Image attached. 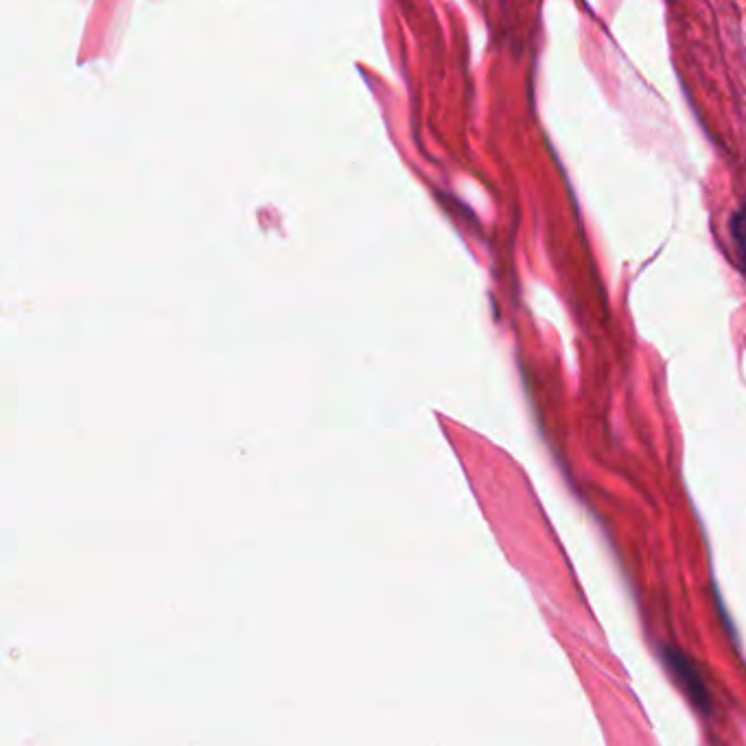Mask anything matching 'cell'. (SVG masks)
Listing matches in <instances>:
<instances>
[{"instance_id":"6da1fadb","label":"cell","mask_w":746,"mask_h":746,"mask_svg":"<svg viewBox=\"0 0 746 746\" xmlns=\"http://www.w3.org/2000/svg\"><path fill=\"white\" fill-rule=\"evenodd\" d=\"M661 659L666 663L667 672L672 674L674 681L681 685L683 692L688 694L689 703L699 711H703V714H711V709H714L711 694L707 689L703 677H700L699 667L694 666V661L683 650H678L677 646H661Z\"/></svg>"},{"instance_id":"7a4b0ae2","label":"cell","mask_w":746,"mask_h":746,"mask_svg":"<svg viewBox=\"0 0 746 746\" xmlns=\"http://www.w3.org/2000/svg\"><path fill=\"white\" fill-rule=\"evenodd\" d=\"M729 232H731L733 246H736L740 268H742V272L746 276V204H742V206L731 215V219H729Z\"/></svg>"}]
</instances>
